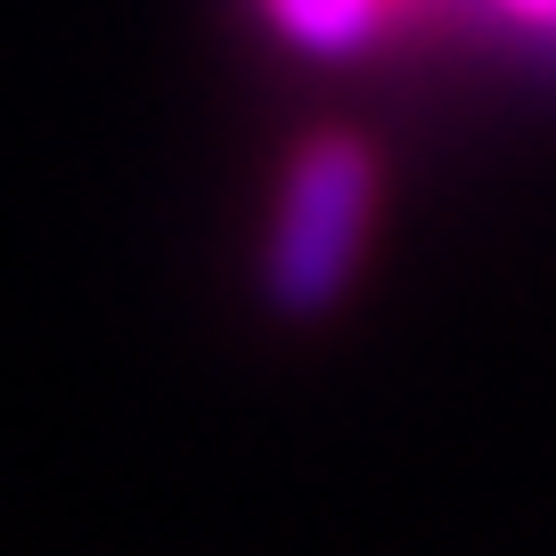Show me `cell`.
<instances>
[{
	"label": "cell",
	"instance_id": "3",
	"mask_svg": "<svg viewBox=\"0 0 556 556\" xmlns=\"http://www.w3.org/2000/svg\"><path fill=\"white\" fill-rule=\"evenodd\" d=\"M483 17H500L507 34H532V41H556V0H475Z\"/></svg>",
	"mask_w": 556,
	"mask_h": 556
},
{
	"label": "cell",
	"instance_id": "1",
	"mask_svg": "<svg viewBox=\"0 0 556 556\" xmlns=\"http://www.w3.org/2000/svg\"><path fill=\"white\" fill-rule=\"evenodd\" d=\"M384 205V156L361 123H312L278 156L262 222V303L278 319H328L352 295Z\"/></svg>",
	"mask_w": 556,
	"mask_h": 556
},
{
	"label": "cell",
	"instance_id": "2",
	"mask_svg": "<svg viewBox=\"0 0 556 556\" xmlns=\"http://www.w3.org/2000/svg\"><path fill=\"white\" fill-rule=\"evenodd\" d=\"M245 9L278 50L312 58V66H344V58H368L377 41L409 34L417 17H434L442 0H245Z\"/></svg>",
	"mask_w": 556,
	"mask_h": 556
}]
</instances>
